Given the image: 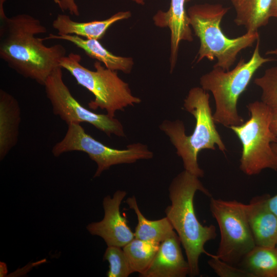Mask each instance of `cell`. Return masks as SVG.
Instances as JSON below:
<instances>
[{
  "label": "cell",
  "mask_w": 277,
  "mask_h": 277,
  "mask_svg": "<svg viewBox=\"0 0 277 277\" xmlns=\"http://www.w3.org/2000/svg\"><path fill=\"white\" fill-rule=\"evenodd\" d=\"M6 0H0V20L1 21L5 19L7 16L6 15L4 9V4Z\"/></svg>",
  "instance_id": "cell-29"
},
{
  "label": "cell",
  "mask_w": 277,
  "mask_h": 277,
  "mask_svg": "<svg viewBox=\"0 0 277 277\" xmlns=\"http://www.w3.org/2000/svg\"><path fill=\"white\" fill-rule=\"evenodd\" d=\"M272 0H230L235 11V23L248 32H257L270 18Z\"/></svg>",
  "instance_id": "cell-18"
},
{
  "label": "cell",
  "mask_w": 277,
  "mask_h": 277,
  "mask_svg": "<svg viewBox=\"0 0 277 277\" xmlns=\"http://www.w3.org/2000/svg\"><path fill=\"white\" fill-rule=\"evenodd\" d=\"M21 120L17 100L6 91L0 90V160L2 161L18 141Z\"/></svg>",
  "instance_id": "cell-15"
},
{
  "label": "cell",
  "mask_w": 277,
  "mask_h": 277,
  "mask_svg": "<svg viewBox=\"0 0 277 277\" xmlns=\"http://www.w3.org/2000/svg\"><path fill=\"white\" fill-rule=\"evenodd\" d=\"M276 248H277V243H276Z\"/></svg>",
  "instance_id": "cell-34"
},
{
  "label": "cell",
  "mask_w": 277,
  "mask_h": 277,
  "mask_svg": "<svg viewBox=\"0 0 277 277\" xmlns=\"http://www.w3.org/2000/svg\"><path fill=\"white\" fill-rule=\"evenodd\" d=\"M131 16L129 11H120L104 20L78 22L71 19L69 15L58 14L53 21L52 26L57 31L58 35H74L86 39L100 40L112 24L128 19Z\"/></svg>",
  "instance_id": "cell-16"
},
{
  "label": "cell",
  "mask_w": 277,
  "mask_h": 277,
  "mask_svg": "<svg viewBox=\"0 0 277 277\" xmlns=\"http://www.w3.org/2000/svg\"><path fill=\"white\" fill-rule=\"evenodd\" d=\"M271 147L273 150L277 153V143H271Z\"/></svg>",
  "instance_id": "cell-31"
},
{
  "label": "cell",
  "mask_w": 277,
  "mask_h": 277,
  "mask_svg": "<svg viewBox=\"0 0 277 277\" xmlns=\"http://www.w3.org/2000/svg\"><path fill=\"white\" fill-rule=\"evenodd\" d=\"M47 31L38 19L28 14L1 21V58L17 73L42 85L66 54L63 45L47 47L44 38L35 37Z\"/></svg>",
  "instance_id": "cell-1"
},
{
  "label": "cell",
  "mask_w": 277,
  "mask_h": 277,
  "mask_svg": "<svg viewBox=\"0 0 277 277\" xmlns=\"http://www.w3.org/2000/svg\"><path fill=\"white\" fill-rule=\"evenodd\" d=\"M63 39L69 42L82 49L89 57L97 60L105 67L114 71H121L125 73L131 72L134 62L131 57L114 55L106 49L98 41L86 39L74 35H55L50 34L44 38Z\"/></svg>",
  "instance_id": "cell-17"
},
{
  "label": "cell",
  "mask_w": 277,
  "mask_h": 277,
  "mask_svg": "<svg viewBox=\"0 0 277 277\" xmlns=\"http://www.w3.org/2000/svg\"><path fill=\"white\" fill-rule=\"evenodd\" d=\"M126 203L129 208L134 211L137 219L134 238L160 243L174 231L166 216L157 220H150L145 217L139 209L134 196L127 198Z\"/></svg>",
  "instance_id": "cell-19"
},
{
  "label": "cell",
  "mask_w": 277,
  "mask_h": 277,
  "mask_svg": "<svg viewBox=\"0 0 277 277\" xmlns=\"http://www.w3.org/2000/svg\"><path fill=\"white\" fill-rule=\"evenodd\" d=\"M127 195L125 191L118 190L112 196L107 195L103 201V219L92 222L87 227L93 235L102 238L107 246L123 247L133 239L134 234L129 227L126 217L120 212V205Z\"/></svg>",
  "instance_id": "cell-11"
},
{
  "label": "cell",
  "mask_w": 277,
  "mask_h": 277,
  "mask_svg": "<svg viewBox=\"0 0 277 277\" xmlns=\"http://www.w3.org/2000/svg\"><path fill=\"white\" fill-rule=\"evenodd\" d=\"M266 54L274 55L277 59V48L267 51Z\"/></svg>",
  "instance_id": "cell-30"
},
{
  "label": "cell",
  "mask_w": 277,
  "mask_h": 277,
  "mask_svg": "<svg viewBox=\"0 0 277 277\" xmlns=\"http://www.w3.org/2000/svg\"><path fill=\"white\" fill-rule=\"evenodd\" d=\"M104 260L109 263L108 277H127L133 273L122 247L107 246Z\"/></svg>",
  "instance_id": "cell-23"
},
{
  "label": "cell",
  "mask_w": 277,
  "mask_h": 277,
  "mask_svg": "<svg viewBox=\"0 0 277 277\" xmlns=\"http://www.w3.org/2000/svg\"><path fill=\"white\" fill-rule=\"evenodd\" d=\"M190 1H191V0H186V2H188Z\"/></svg>",
  "instance_id": "cell-33"
},
{
  "label": "cell",
  "mask_w": 277,
  "mask_h": 277,
  "mask_svg": "<svg viewBox=\"0 0 277 277\" xmlns=\"http://www.w3.org/2000/svg\"><path fill=\"white\" fill-rule=\"evenodd\" d=\"M53 1L56 4H58L60 0H53Z\"/></svg>",
  "instance_id": "cell-32"
},
{
  "label": "cell",
  "mask_w": 277,
  "mask_h": 277,
  "mask_svg": "<svg viewBox=\"0 0 277 277\" xmlns=\"http://www.w3.org/2000/svg\"><path fill=\"white\" fill-rule=\"evenodd\" d=\"M62 68L55 69L46 80L44 86L47 98L54 115L67 125L71 123H89L108 136L125 137L122 123L107 114L95 113L82 105L72 95L63 78Z\"/></svg>",
  "instance_id": "cell-10"
},
{
  "label": "cell",
  "mask_w": 277,
  "mask_h": 277,
  "mask_svg": "<svg viewBox=\"0 0 277 277\" xmlns=\"http://www.w3.org/2000/svg\"><path fill=\"white\" fill-rule=\"evenodd\" d=\"M159 243L134 238L123 247L133 272L140 276L148 269L160 246Z\"/></svg>",
  "instance_id": "cell-21"
},
{
  "label": "cell",
  "mask_w": 277,
  "mask_h": 277,
  "mask_svg": "<svg viewBox=\"0 0 277 277\" xmlns=\"http://www.w3.org/2000/svg\"><path fill=\"white\" fill-rule=\"evenodd\" d=\"M270 128L272 132L277 136V110H272Z\"/></svg>",
  "instance_id": "cell-26"
},
{
  "label": "cell",
  "mask_w": 277,
  "mask_h": 277,
  "mask_svg": "<svg viewBox=\"0 0 277 277\" xmlns=\"http://www.w3.org/2000/svg\"><path fill=\"white\" fill-rule=\"evenodd\" d=\"M209 208L219 225L221 235L215 255L238 266L256 246L247 217L246 204L211 196Z\"/></svg>",
  "instance_id": "cell-8"
},
{
  "label": "cell",
  "mask_w": 277,
  "mask_h": 277,
  "mask_svg": "<svg viewBox=\"0 0 277 277\" xmlns=\"http://www.w3.org/2000/svg\"><path fill=\"white\" fill-rule=\"evenodd\" d=\"M220 4L193 5L187 13L194 34L200 40L197 63L204 58L216 60L213 67L229 70L240 52L253 46L260 38L257 32H248L235 38L227 37L221 24L229 10Z\"/></svg>",
  "instance_id": "cell-4"
},
{
  "label": "cell",
  "mask_w": 277,
  "mask_h": 277,
  "mask_svg": "<svg viewBox=\"0 0 277 277\" xmlns=\"http://www.w3.org/2000/svg\"><path fill=\"white\" fill-rule=\"evenodd\" d=\"M71 151L86 153L97 165L93 177L100 176L112 166L132 164L141 160H150L153 152L148 146L141 143L127 146L125 149H117L107 146L87 133L80 124L68 125L66 133L52 149L53 155L57 157Z\"/></svg>",
  "instance_id": "cell-9"
},
{
  "label": "cell",
  "mask_w": 277,
  "mask_h": 277,
  "mask_svg": "<svg viewBox=\"0 0 277 277\" xmlns=\"http://www.w3.org/2000/svg\"><path fill=\"white\" fill-rule=\"evenodd\" d=\"M265 193L253 197L246 204L247 217L255 245L275 247L277 243V215L270 209Z\"/></svg>",
  "instance_id": "cell-14"
},
{
  "label": "cell",
  "mask_w": 277,
  "mask_h": 277,
  "mask_svg": "<svg viewBox=\"0 0 277 277\" xmlns=\"http://www.w3.org/2000/svg\"><path fill=\"white\" fill-rule=\"evenodd\" d=\"M81 60L80 55L70 53L61 60L60 66L94 95V100L88 103L90 109L100 108L114 117L116 111L141 102L139 97L132 94L128 84L118 76L116 71L104 67L98 61L94 64L95 70H91L81 64Z\"/></svg>",
  "instance_id": "cell-6"
},
{
  "label": "cell",
  "mask_w": 277,
  "mask_h": 277,
  "mask_svg": "<svg viewBox=\"0 0 277 277\" xmlns=\"http://www.w3.org/2000/svg\"><path fill=\"white\" fill-rule=\"evenodd\" d=\"M247 108L250 118L229 127L242 146L240 168L248 175L258 174L265 169L277 171V153L271 147V143H277V136L270 128L272 110L262 101L250 103Z\"/></svg>",
  "instance_id": "cell-7"
},
{
  "label": "cell",
  "mask_w": 277,
  "mask_h": 277,
  "mask_svg": "<svg viewBox=\"0 0 277 277\" xmlns=\"http://www.w3.org/2000/svg\"><path fill=\"white\" fill-rule=\"evenodd\" d=\"M209 256L208 264L220 277H254L248 271L221 260L215 254Z\"/></svg>",
  "instance_id": "cell-24"
},
{
  "label": "cell",
  "mask_w": 277,
  "mask_h": 277,
  "mask_svg": "<svg viewBox=\"0 0 277 277\" xmlns=\"http://www.w3.org/2000/svg\"><path fill=\"white\" fill-rule=\"evenodd\" d=\"M238 266L254 277H277V248L256 245Z\"/></svg>",
  "instance_id": "cell-20"
},
{
  "label": "cell",
  "mask_w": 277,
  "mask_h": 277,
  "mask_svg": "<svg viewBox=\"0 0 277 277\" xmlns=\"http://www.w3.org/2000/svg\"><path fill=\"white\" fill-rule=\"evenodd\" d=\"M186 0H171L167 11L159 10L153 17L159 27H168L170 31V71L174 70L181 41L191 42L193 36L189 18L185 9Z\"/></svg>",
  "instance_id": "cell-12"
},
{
  "label": "cell",
  "mask_w": 277,
  "mask_h": 277,
  "mask_svg": "<svg viewBox=\"0 0 277 277\" xmlns=\"http://www.w3.org/2000/svg\"><path fill=\"white\" fill-rule=\"evenodd\" d=\"M171 204L165 209L166 217L177 234L189 266L190 276L200 274L199 259L205 250L206 243L216 237L213 225H203L198 220L194 208V197L197 191L211 197L210 191L199 177L184 170L172 180L169 188Z\"/></svg>",
  "instance_id": "cell-2"
},
{
  "label": "cell",
  "mask_w": 277,
  "mask_h": 277,
  "mask_svg": "<svg viewBox=\"0 0 277 277\" xmlns=\"http://www.w3.org/2000/svg\"><path fill=\"white\" fill-rule=\"evenodd\" d=\"M270 17H277V0H272L270 11Z\"/></svg>",
  "instance_id": "cell-28"
},
{
  "label": "cell",
  "mask_w": 277,
  "mask_h": 277,
  "mask_svg": "<svg viewBox=\"0 0 277 277\" xmlns=\"http://www.w3.org/2000/svg\"><path fill=\"white\" fill-rule=\"evenodd\" d=\"M131 1L140 5H143L145 3V0ZM58 5L63 11H68L71 15L75 16L80 15L78 6L75 0H60Z\"/></svg>",
  "instance_id": "cell-25"
},
{
  "label": "cell",
  "mask_w": 277,
  "mask_h": 277,
  "mask_svg": "<svg viewBox=\"0 0 277 277\" xmlns=\"http://www.w3.org/2000/svg\"><path fill=\"white\" fill-rule=\"evenodd\" d=\"M176 232L162 241L151 264L141 277H185L189 266Z\"/></svg>",
  "instance_id": "cell-13"
},
{
  "label": "cell",
  "mask_w": 277,
  "mask_h": 277,
  "mask_svg": "<svg viewBox=\"0 0 277 277\" xmlns=\"http://www.w3.org/2000/svg\"><path fill=\"white\" fill-rule=\"evenodd\" d=\"M210 95L202 87L192 88L184 100V108L195 119L192 134L185 133L184 123L181 120L163 121L159 126L161 131L168 136L181 157L184 170L198 177L204 175V171L197 162L198 153L203 149L215 150V145L222 152L226 146L219 133L213 118L209 104Z\"/></svg>",
  "instance_id": "cell-3"
},
{
  "label": "cell",
  "mask_w": 277,
  "mask_h": 277,
  "mask_svg": "<svg viewBox=\"0 0 277 277\" xmlns=\"http://www.w3.org/2000/svg\"><path fill=\"white\" fill-rule=\"evenodd\" d=\"M254 83L262 90L261 101L272 110H277V66L267 69Z\"/></svg>",
  "instance_id": "cell-22"
},
{
  "label": "cell",
  "mask_w": 277,
  "mask_h": 277,
  "mask_svg": "<svg viewBox=\"0 0 277 277\" xmlns=\"http://www.w3.org/2000/svg\"><path fill=\"white\" fill-rule=\"evenodd\" d=\"M270 209L277 215V193L273 196H270L268 200Z\"/></svg>",
  "instance_id": "cell-27"
},
{
  "label": "cell",
  "mask_w": 277,
  "mask_h": 277,
  "mask_svg": "<svg viewBox=\"0 0 277 277\" xmlns=\"http://www.w3.org/2000/svg\"><path fill=\"white\" fill-rule=\"evenodd\" d=\"M260 38L248 61L241 58L231 70L226 71L213 67L200 79L201 87L213 95L215 110L213 114L215 123L229 127L240 125L244 119L238 112L237 104L240 95L247 89L256 71L272 57L262 56L260 52Z\"/></svg>",
  "instance_id": "cell-5"
}]
</instances>
